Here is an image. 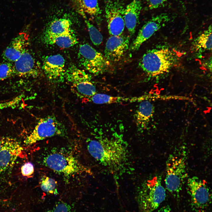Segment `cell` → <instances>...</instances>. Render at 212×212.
Returning <instances> with one entry per match:
<instances>
[{"label":"cell","instance_id":"6da1fadb","mask_svg":"<svg viewBox=\"0 0 212 212\" xmlns=\"http://www.w3.org/2000/svg\"><path fill=\"white\" fill-rule=\"evenodd\" d=\"M87 148L91 155L103 165L118 168L126 160L127 151L122 144L115 140L107 138L91 140Z\"/></svg>","mask_w":212,"mask_h":212},{"label":"cell","instance_id":"7a4b0ae2","mask_svg":"<svg viewBox=\"0 0 212 212\" xmlns=\"http://www.w3.org/2000/svg\"><path fill=\"white\" fill-rule=\"evenodd\" d=\"M187 153L186 147L180 146L169 155L166 162L165 187L175 196H179L187 177Z\"/></svg>","mask_w":212,"mask_h":212},{"label":"cell","instance_id":"3957f363","mask_svg":"<svg viewBox=\"0 0 212 212\" xmlns=\"http://www.w3.org/2000/svg\"><path fill=\"white\" fill-rule=\"evenodd\" d=\"M175 51L167 48L150 50L144 54L139 66L148 75L155 77L168 72L178 60Z\"/></svg>","mask_w":212,"mask_h":212},{"label":"cell","instance_id":"277c9868","mask_svg":"<svg viewBox=\"0 0 212 212\" xmlns=\"http://www.w3.org/2000/svg\"><path fill=\"white\" fill-rule=\"evenodd\" d=\"M43 165L67 177L88 172L71 153L64 148H54L45 154Z\"/></svg>","mask_w":212,"mask_h":212},{"label":"cell","instance_id":"5b68a950","mask_svg":"<svg viewBox=\"0 0 212 212\" xmlns=\"http://www.w3.org/2000/svg\"><path fill=\"white\" fill-rule=\"evenodd\" d=\"M166 190L160 175L148 180L138 189L136 198L139 212H153L165 200Z\"/></svg>","mask_w":212,"mask_h":212},{"label":"cell","instance_id":"8992f818","mask_svg":"<svg viewBox=\"0 0 212 212\" xmlns=\"http://www.w3.org/2000/svg\"><path fill=\"white\" fill-rule=\"evenodd\" d=\"M67 132L64 124L54 115H49L40 118L33 130L24 141L27 145L55 136L66 137Z\"/></svg>","mask_w":212,"mask_h":212},{"label":"cell","instance_id":"52a82bcc","mask_svg":"<svg viewBox=\"0 0 212 212\" xmlns=\"http://www.w3.org/2000/svg\"><path fill=\"white\" fill-rule=\"evenodd\" d=\"M64 78L74 92L80 98H88L96 94L95 87L89 75L75 66L71 65L66 70Z\"/></svg>","mask_w":212,"mask_h":212},{"label":"cell","instance_id":"ba28073f","mask_svg":"<svg viewBox=\"0 0 212 212\" xmlns=\"http://www.w3.org/2000/svg\"><path fill=\"white\" fill-rule=\"evenodd\" d=\"M78 58L81 65L94 75L103 73L108 67V61L104 56L87 44L80 45Z\"/></svg>","mask_w":212,"mask_h":212},{"label":"cell","instance_id":"9c48e42d","mask_svg":"<svg viewBox=\"0 0 212 212\" xmlns=\"http://www.w3.org/2000/svg\"><path fill=\"white\" fill-rule=\"evenodd\" d=\"M187 186L193 208L198 211L206 209L211 202V196L206 181L197 176H193L188 179Z\"/></svg>","mask_w":212,"mask_h":212},{"label":"cell","instance_id":"30bf717a","mask_svg":"<svg viewBox=\"0 0 212 212\" xmlns=\"http://www.w3.org/2000/svg\"><path fill=\"white\" fill-rule=\"evenodd\" d=\"M105 16L110 34L121 35L125 26L123 3L120 0H105Z\"/></svg>","mask_w":212,"mask_h":212},{"label":"cell","instance_id":"8fae6325","mask_svg":"<svg viewBox=\"0 0 212 212\" xmlns=\"http://www.w3.org/2000/svg\"><path fill=\"white\" fill-rule=\"evenodd\" d=\"M1 140L0 174H4L11 170L24 149L20 143L14 138L3 137Z\"/></svg>","mask_w":212,"mask_h":212},{"label":"cell","instance_id":"7c38bea8","mask_svg":"<svg viewBox=\"0 0 212 212\" xmlns=\"http://www.w3.org/2000/svg\"><path fill=\"white\" fill-rule=\"evenodd\" d=\"M169 19L166 13H162L152 17L140 30L130 46V50L132 51L138 50L144 42L164 26Z\"/></svg>","mask_w":212,"mask_h":212},{"label":"cell","instance_id":"4fadbf2b","mask_svg":"<svg viewBox=\"0 0 212 212\" xmlns=\"http://www.w3.org/2000/svg\"><path fill=\"white\" fill-rule=\"evenodd\" d=\"M65 61L63 56L57 54L45 56L42 69L47 79L54 83L63 82L65 79Z\"/></svg>","mask_w":212,"mask_h":212},{"label":"cell","instance_id":"5bb4252c","mask_svg":"<svg viewBox=\"0 0 212 212\" xmlns=\"http://www.w3.org/2000/svg\"><path fill=\"white\" fill-rule=\"evenodd\" d=\"M14 63V75L23 77L35 78L40 74V68L37 62L27 49Z\"/></svg>","mask_w":212,"mask_h":212},{"label":"cell","instance_id":"9a60e30c","mask_svg":"<svg viewBox=\"0 0 212 212\" xmlns=\"http://www.w3.org/2000/svg\"><path fill=\"white\" fill-rule=\"evenodd\" d=\"M129 41L128 36H111L106 44L104 55L106 59L112 62L120 60L129 47Z\"/></svg>","mask_w":212,"mask_h":212},{"label":"cell","instance_id":"2e32d148","mask_svg":"<svg viewBox=\"0 0 212 212\" xmlns=\"http://www.w3.org/2000/svg\"><path fill=\"white\" fill-rule=\"evenodd\" d=\"M28 35L24 32L14 38L3 51L2 57L6 61L14 62L18 60L26 49Z\"/></svg>","mask_w":212,"mask_h":212},{"label":"cell","instance_id":"e0dca14e","mask_svg":"<svg viewBox=\"0 0 212 212\" xmlns=\"http://www.w3.org/2000/svg\"><path fill=\"white\" fill-rule=\"evenodd\" d=\"M142 8L139 0H133L125 7L124 19L125 26L130 36L135 33Z\"/></svg>","mask_w":212,"mask_h":212},{"label":"cell","instance_id":"ac0fdd59","mask_svg":"<svg viewBox=\"0 0 212 212\" xmlns=\"http://www.w3.org/2000/svg\"><path fill=\"white\" fill-rule=\"evenodd\" d=\"M71 4L76 12L87 19V14L93 17L99 16L101 11L97 0H70Z\"/></svg>","mask_w":212,"mask_h":212},{"label":"cell","instance_id":"d6986e66","mask_svg":"<svg viewBox=\"0 0 212 212\" xmlns=\"http://www.w3.org/2000/svg\"><path fill=\"white\" fill-rule=\"evenodd\" d=\"M72 23L68 19L56 18L48 24L43 34V40L63 34L71 30Z\"/></svg>","mask_w":212,"mask_h":212},{"label":"cell","instance_id":"ffe728a7","mask_svg":"<svg viewBox=\"0 0 212 212\" xmlns=\"http://www.w3.org/2000/svg\"><path fill=\"white\" fill-rule=\"evenodd\" d=\"M154 112L153 104L147 100L141 101L135 115V121L139 129L145 128Z\"/></svg>","mask_w":212,"mask_h":212},{"label":"cell","instance_id":"44dd1931","mask_svg":"<svg viewBox=\"0 0 212 212\" xmlns=\"http://www.w3.org/2000/svg\"><path fill=\"white\" fill-rule=\"evenodd\" d=\"M212 31L211 26L210 25L194 40L192 49L195 52H200L211 50Z\"/></svg>","mask_w":212,"mask_h":212},{"label":"cell","instance_id":"7402d4cb","mask_svg":"<svg viewBox=\"0 0 212 212\" xmlns=\"http://www.w3.org/2000/svg\"><path fill=\"white\" fill-rule=\"evenodd\" d=\"M47 44H56L62 48L72 47L78 43L77 39L72 31L67 32L61 35L44 40Z\"/></svg>","mask_w":212,"mask_h":212},{"label":"cell","instance_id":"603a6c76","mask_svg":"<svg viewBox=\"0 0 212 212\" xmlns=\"http://www.w3.org/2000/svg\"><path fill=\"white\" fill-rule=\"evenodd\" d=\"M91 100L97 104H110L127 101L130 99L120 97L113 96L103 94H95L90 97Z\"/></svg>","mask_w":212,"mask_h":212},{"label":"cell","instance_id":"cb8c5ba5","mask_svg":"<svg viewBox=\"0 0 212 212\" xmlns=\"http://www.w3.org/2000/svg\"><path fill=\"white\" fill-rule=\"evenodd\" d=\"M85 22L87 26L90 37L92 43L95 45L98 46L102 42L103 37L97 29L87 19Z\"/></svg>","mask_w":212,"mask_h":212},{"label":"cell","instance_id":"d4e9b609","mask_svg":"<svg viewBox=\"0 0 212 212\" xmlns=\"http://www.w3.org/2000/svg\"><path fill=\"white\" fill-rule=\"evenodd\" d=\"M40 183L41 188L43 191L50 194L57 193V182L54 179L48 177H44Z\"/></svg>","mask_w":212,"mask_h":212},{"label":"cell","instance_id":"484cf974","mask_svg":"<svg viewBox=\"0 0 212 212\" xmlns=\"http://www.w3.org/2000/svg\"><path fill=\"white\" fill-rule=\"evenodd\" d=\"M5 61L0 63V81H2L14 75L13 64Z\"/></svg>","mask_w":212,"mask_h":212},{"label":"cell","instance_id":"4316f807","mask_svg":"<svg viewBox=\"0 0 212 212\" xmlns=\"http://www.w3.org/2000/svg\"><path fill=\"white\" fill-rule=\"evenodd\" d=\"M73 206L62 201L57 202L52 209L46 212H72Z\"/></svg>","mask_w":212,"mask_h":212},{"label":"cell","instance_id":"83f0119b","mask_svg":"<svg viewBox=\"0 0 212 212\" xmlns=\"http://www.w3.org/2000/svg\"><path fill=\"white\" fill-rule=\"evenodd\" d=\"M24 95H21L6 101L0 102V110L16 106L22 100Z\"/></svg>","mask_w":212,"mask_h":212},{"label":"cell","instance_id":"f1b7e54d","mask_svg":"<svg viewBox=\"0 0 212 212\" xmlns=\"http://www.w3.org/2000/svg\"><path fill=\"white\" fill-rule=\"evenodd\" d=\"M21 173L23 176H30L32 175L34 173V166L31 163H26L21 166Z\"/></svg>","mask_w":212,"mask_h":212},{"label":"cell","instance_id":"f546056e","mask_svg":"<svg viewBox=\"0 0 212 212\" xmlns=\"http://www.w3.org/2000/svg\"><path fill=\"white\" fill-rule=\"evenodd\" d=\"M167 0H147L149 8L151 9H156L164 5Z\"/></svg>","mask_w":212,"mask_h":212},{"label":"cell","instance_id":"4dcf8cb0","mask_svg":"<svg viewBox=\"0 0 212 212\" xmlns=\"http://www.w3.org/2000/svg\"><path fill=\"white\" fill-rule=\"evenodd\" d=\"M165 212H172V210L170 208H169Z\"/></svg>","mask_w":212,"mask_h":212},{"label":"cell","instance_id":"1f68e13d","mask_svg":"<svg viewBox=\"0 0 212 212\" xmlns=\"http://www.w3.org/2000/svg\"><path fill=\"white\" fill-rule=\"evenodd\" d=\"M1 140H0V150L1 149Z\"/></svg>","mask_w":212,"mask_h":212}]
</instances>
